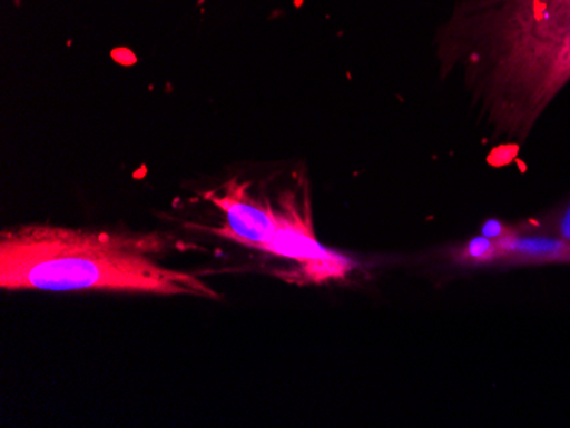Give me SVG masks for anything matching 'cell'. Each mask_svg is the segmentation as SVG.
<instances>
[{
    "label": "cell",
    "mask_w": 570,
    "mask_h": 428,
    "mask_svg": "<svg viewBox=\"0 0 570 428\" xmlns=\"http://www.w3.org/2000/svg\"><path fill=\"white\" fill-rule=\"evenodd\" d=\"M432 59L439 81L461 86L487 142L523 149L570 84V0H454Z\"/></svg>",
    "instance_id": "cell-1"
},
{
    "label": "cell",
    "mask_w": 570,
    "mask_h": 428,
    "mask_svg": "<svg viewBox=\"0 0 570 428\" xmlns=\"http://www.w3.org/2000/svg\"><path fill=\"white\" fill-rule=\"evenodd\" d=\"M165 248L158 235L22 226L0 236V287L219 297L195 275L158 263Z\"/></svg>",
    "instance_id": "cell-2"
},
{
    "label": "cell",
    "mask_w": 570,
    "mask_h": 428,
    "mask_svg": "<svg viewBox=\"0 0 570 428\" xmlns=\"http://www.w3.org/2000/svg\"><path fill=\"white\" fill-rule=\"evenodd\" d=\"M277 232L267 253L287 258L297 265V280L322 283L344 279L354 265L348 258L330 251L320 245L313 229L311 216L309 187L303 175L296 187L278 195Z\"/></svg>",
    "instance_id": "cell-3"
},
{
    "label": "cell",
    "mask_w": 570,
    "mask_h": 428,
    "mask_svg": "<svg viewBox=\"0 0 570 428\" xmlns=\"http://www.w3.org/2000/svg\"><path fill=\"white\" fill-rule=\"evenodd\" d=\"M249 187V181L230 180L223 195L207 197L224 212V228L217 231L220 236L246 248L267 251L277 232V217L271 201H256Z\"/></svg>",
    "instance_id": "cell-4"
},
{
    "label": "cell",
    "mask_w": 570,
    "mask_h": 428,
    "mask_svg": "<svg viewBox=\"0 0 570 428\" xmlns=\"http://www.w3.org/2000/svg\"><path fill=\"white\" fill-rule=\"evenodd\" d=\"M512 231L521 235L550 236L570 245V195H567L559 206L547 210L540 217L524 220Z\"/></svg>",
    "instance_id": "cell-5"
},
{
    "label": "cell",
    "mask_w": 570,
    "mask_h": 428,
    "mask_svg": "<svg viewBox=\"0 0 570 428\" xmlns=\"http://www.w3.org/2000/svg\"><path fill=\"white\" fill-rule=\"evenodd\" d=\"M495 258H498V242H495V239L487 238V236L473 239L469 245L454 251V261L463 265L495 263Z\"/></svg>",
    "instance_id": "cell-6"
}]
</instances>
